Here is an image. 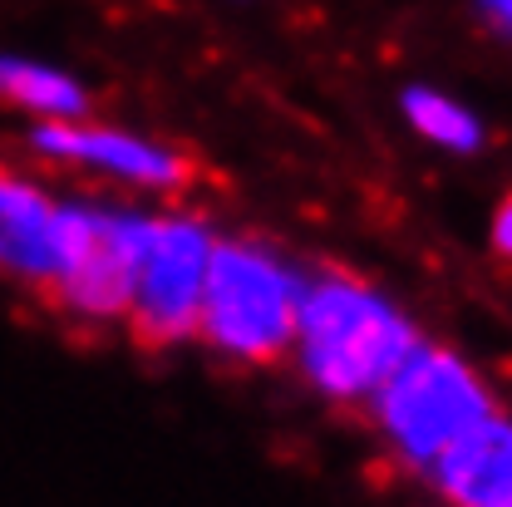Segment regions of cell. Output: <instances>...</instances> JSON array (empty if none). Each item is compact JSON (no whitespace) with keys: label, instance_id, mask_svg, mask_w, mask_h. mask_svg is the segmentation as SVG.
Returning <instances> with one entry per match:
<instances>
[{"label":"cell","instance_id":"cell-12","mask_svg":"<svg viewBox=\"0 0 512 507\" xmlns=\"http://www.w3.org/2000/svg\"><path fill=\"white\" fill-rule=\"evenodd\" d=\"M493 252L512 261V192L498 202V212H493Z\"/></svg>","mask_w":512,"mask_h":507},{"label":"cell","instance_id":"cell-10","mask_svg":"<svg viewBox=\"0 0 512 507\" xmlns=\"http://www.w3.org/2000/svg\"><path fill=\"white\" fill-rule=\"evenodd\" d=\"M399 119L409 124V133L419 143H429L439 153H453V158H468V153H478L488 143L483 119L463 99L439 89V84H404L399 89Z\"/></svg>","mask_w":512,"mask_h":507},{"label":"cell","instance_id":"cell-7","mask_svg":"<svg viewBox=\"0 0 512 507\" xmlns=\"http://www.w3.org/2000/svg\"><path fill=\"white\" fill-rule=\"evenodd\" d=\"M64 192L30 168L0 163V281L50 296L64 271Z\"/></svg>","mask_w":512,"mask_h":507},{"label":"cell","instance_id":"cell-11","mask_svg":"<svg viewBox=\"0 0 512 507\" xmlns=\"http://www.w3.org/2000/svg\"><path fill=\"white\" fill-rule=\"evenodd\" d=\"M473 15L483 20V30L512 45V0H473Z\"/></svg>","mask_w":512,"mask_h":507},{"label":"cell","instance_id":"cell-3","mask_svg":"<svg viewBox=\"0 0 512 507\" xmlns=\"http://www.w3.org/2000/svg\"><path fill=\"white\" fill-rule=\"evenodd\" d=\"M365 414L389 463L429 478V468L463 434H473L488 414H498V404H493L488 380L458 350L419 340L399 360V370L375 389Z\"/></svg>","mask_w":512,"mask_h":507},{"label":"cell","instance_id":"cell-6","mask_svg":"<svg viewBox=\"0 0 512 507\" xmlns=\"http://www.w3.org/2000/svg\"><path fill=\"white\" fill-rule=\"evenodd\" d=\"M222 227L188 202L153 207V227L143 237L124 330L148 350H178L197 340V311L207 291V266Z\"/></svg>","mask_w":512,"mask_h":507},{"label":"cell","instance_id":"cell-8","mask_svg":"<svg viewBox=\"0 0 512 507\" xmlns=\"http://www.w3.org/2000/svg\"><path fill=\"white\" fill-rule=\"evenodd\" d=\"M429 483L448 507H512V419L488 414L429 468Z\"/></svg>","mask_w":512,"mask_h":507},{"label":"cell","instance_id":"cell-2","mask_svg":"<svg viewBox=\"0 0 512 507\" xmlns=\"http://www.w3.org/2000/svg\"><path fill=\"white\" fill-rule=\"evenodd\" d=\"M306 261L261 232H222L197 311V345L242 370H271L291 355Z\"/></svg>","mask_w":512,"mask_h":507},{"label":"cell","instance_id":"cell-5","mask_svg":"<svg viewBox=\"0 0 512 507\" xmlns=\"http://www.w3.org/2000/svg\"><path fill=\"white\" fill-rule=\"evenodd\" d=\"M25 153L50 173H69L94 192L138 197V202H183L197 178L192 158L178 143L114 124V119H94V114L60 119V124H30Z\"/></svg>","mask_w":512,"mask_h":507},{"label":"cell","instance_id":"cell-4","mask_svg":"<svg viewBox=\"0 0 512 507\" xmlns=\"http://www.w3.org/2000/svg\"><path fill=\"white\" fill-rule=\"evenodd\" d=\"M64 271L50 286V306L79 330H124L133 271L153 227V202L114 192H64Z\"/></svg>","mask_w":512,"mask_h":507},{"label":"cell","instance_id":"cell-1","mask_svg":"<svg viewBox=\"0 0 512 507\" xmlns=\"http://www.w3.org/2000/svg\"><path fill=\"white\" fill-rule=\"evenodd\" d=\"M419 340L424 330L414 316L370 276L311 266L286 360L330 409H365Z\"/></svg>","mask_w":512,"mask_h":507},{"label":"cell","instance_id":"cell-9","mask_svg":"<svg viewBox=\"0 0 512 507\" xmlns=\"http://www.w3.org/2000/svg\"><path fill=\"white\" fill-rule=\"evenodd\" d=\"M0 109L25 114L30 124H60V119L94 114V94L64 64L0 50Z\"/></svg>","mask_w":512,"mask_h":507}]
</instances>
